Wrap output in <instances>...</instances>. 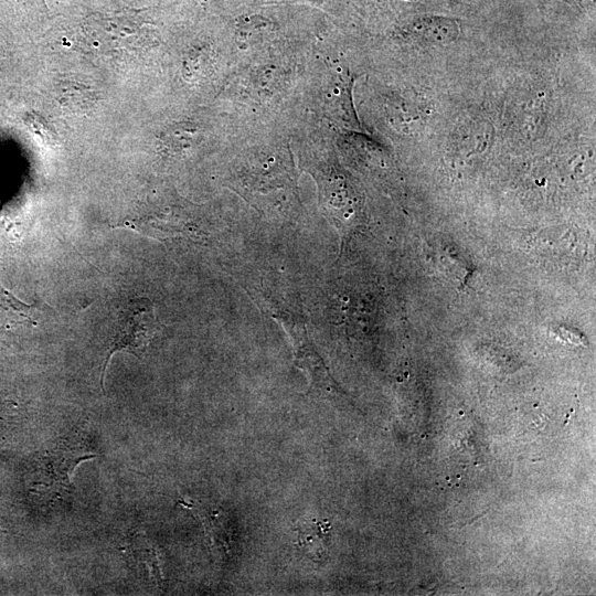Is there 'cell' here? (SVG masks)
Masks as SVG:
<instances>
[{"instance_id": "5", "label": "cell", "mask_w": 596, "mask_h": 596, "mask_svg": "<svg viewBox=\"0 0 596 596\" xmlns=\"http://www.w3.org/2000/svg\"><path fill=\"white\" fill-rule=\"evenodd\" d=\"M194 137L195 131L191 126L178 125L166 131L162 139L168 147L182 149L189 147Z\"/></svg>"}, {"instance_id": "2", "label": "cell", "mask_w": 596, "mask_h": 596, "mask_svg": "<svg viewBox=\"0 0 596 596\" xmlns=\"http://www.w3.org/2000/svg\"><path fill=\"white\" fill-rule=\"evenodd\" d=\"M72 440H64L47 451L42 459L41 471L49 486H67L71 473L75 466L85 459L95 457L94 454H87L85 447L78 446Z\"/></svg>"}, {"instance_id": "1", "label": "cell", "mask_w": 596, "mask_h": 596, "mask_svg": "<svg viewBox=\"0 0 596 596\" xmlns=\"http://www.w3.org/2000/svg\"><path fill=\"white\" fill-rule=\"evenodd\" d=\"M156 330L155 308L150 299L146 297L132 298L119 309L103 366L102 386H104L105 373L114 354L126 351L140 358Z\"/></svg>"}, {"instance_id": "4", "label": "cell", "mask_w": 596, "mask_h": 596, "mask_svg": "<svg viewBox=\"0 0 596 596\" xmlns=\"http://www.w3.org/2000/svg\"><path fill=\"white\" fill-rule=\"evenodd\" d=\"M329 526L327 521L310 520L299 525V549L311 560L322 561L327 556Z\"/></svg>"}, {"instance_id": "6", "label": "cell", "mask_w": 596, "mask_h": 596, "mask_svg": "<svg viewBox=\"0 0 596 596\" xmlns=\"http://www.w3.org/2000/svg\"><path fill=\"white\" fill-rule=\"evenodd\" d=\"M575 1L583 4V6H592V4H594V0H575Z\"/></svg>"}, {"instance_id": "3", "label": "cell", "mask_w": 596, "mask_h": 596, "mask_svg": "<svg viewBox=\"0 0 596 596\" xmlns=\"http://www.w3.org/2000/svg\"><path fill=\"white\" fill-rule=\"evenodd\" d=\"M409 33L422 42L446 43L454 40L459 32L457 21L436 15L416 19L409 25Z\"/></svg>"}]
</instances>
